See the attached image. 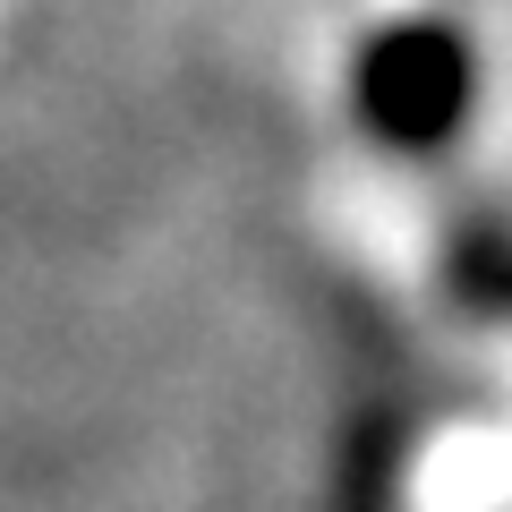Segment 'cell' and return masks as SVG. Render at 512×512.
<instances>
[{
  "label": "cell",
  "mask_w": 512,
  "mask_h": 512,
  "mask_svg": "<svg viewBox=\"0 0 512 512\" xmlns=\"http://www.w3.org/2000/svg\"><path fill=\"white\" fill-rule=\"evenodd\" d=\"M478 103V60L461 26L444 18H402L367 35L359 69H350V111L384 154H444Z\"/></svg>",
  "instance_id": "cell-1"
}]
</instances>
